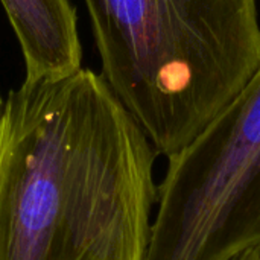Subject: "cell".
<instances>
[{
	"label": "cell",
	"instance_id": "obj_1",
	"mask_svg": "<svg viewBox=\"0 0 260 260\" xmlns=\"http://www.w3.org/2000/svg\"><path fill=\"white\" fill-rule=\"evenodd\" d=\"M157 155L101 73L24 79L0 126V260H145Z\"/></svg>",
	"mask_w": 260,
	"mask_h": 260
},
{
	"label": "cell",
	"instance_id": "obj_2",
	"mask_svg": "<svg viewBox=\"0 0 260 260\" xmlns=\"http://www.w3.org/2000/svg\"><path fill=\"white\" fill-rule=\"evenodd\" d=\"M102 76L155 151L189 145L260 66L257 0H84Z\"/></svg>",
	"mask_w": 260,
	"mask_h": 260
},
{
	"label": "cell",
	"instance_id": "obj_3",
	"mask_svg": "<svg viewBox=\"0 0 260 260\" xmlns=\"http://www.w3.org/2000/svg\"><path fill=\"white\" fill-rule=\"evenodd\" d=\"M145 260H236L260 248V66L168 157Z\"/></svg>",
	"mask_w": 260,
	"mask_h": 260
},
{
	"label": "cell",
	"instance_id": "obj_4",
	"mask_svg": "<svg viewBox=\"0 0 260 260\" xmlns=\"http://www.w3.org/2000/svg\"><path fill=\"white\" fill-rule=\"evenodd\" d=\"M24 59L26 79L59 78L79 70L82 46L70 0H0Z\"/></svg>",
	"mask_w": 260,
	"mask_h": 260
},
{
	"label": "cell",
	"instance_id": "obj_5",
	"mask_svg": "<svg viewBox=\"0 0 260 260\" xmlns=\"http://www.w3.org/2000/svg\"><path fill=\"white\" fill-rule=\"evenodd\" d=\"M5 108H6V98H3L0 93V126H2L3 116H5Z\"/></svg>",
	"mask_w": 260,
	"mask_h": 260
}]
</instances>
